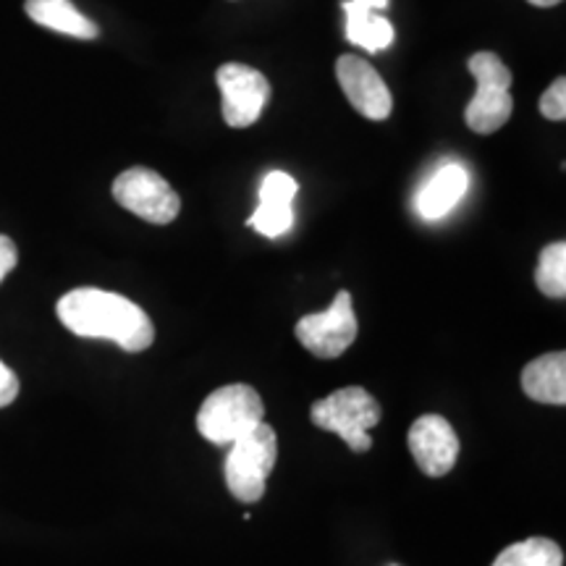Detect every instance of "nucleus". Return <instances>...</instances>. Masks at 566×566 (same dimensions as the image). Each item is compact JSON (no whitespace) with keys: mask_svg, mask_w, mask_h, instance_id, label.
Instances as JSON below:
<instances>
[{"mask_svg":"<svg viewBox=\"0 0 566 566\" xmlns=\"http://www.w3.org/2000/svg\"><path fill=\"white\" fill-rule=\"evenodd\" d=\"M59 321L80 338H105L124 352H145L155 342L153 321L122 294L103 289H74L59 302Z\"/></svg>","mask_w":566,"mask_h":566,"instance_id":"nucleus-1","label":"nucleus"},{"mask_svg":"<svg viewBox=\"0 0 566 566\" xmlns=\"http://www.w3.org/2000/svg\"><path fill=\"white\" fill-rule=\"evenodd\" d=\"M265 417V405L252 386L233 384L212 391L197 412V430L210 443L226 446L258 428Z\"/></svg>","mask_w":566,"mask_h":566,"instance_id":"nucleus-2","label":"nucleus"},{"mask_svg":"<svg viewBox=\"0 0 566 566\" xmlns=\"http://www.w3.org/2000/svg\"><path fill=\"white\" fill-rule=\"evenodd\" d=\"M279 459V438L271 424L260 422L258 428L231 443L226 459V485L242 504H258L265 495L268 475Z\"/></svg>","mask_w":566,"mask_h":566,"instance_id":"nucleus-3","label":"nucleus"},{"mask_svg":"<svg viewBox=\"0 0 566 566\" xmlns=\"http://www.w3.org/2000/svg\"><path fill=\"white\" fill-rule=\"evenodd\" d=\"M310 420L321 430L342 436V441H346L352 451L365 454L373 449L370 428L380 422V405L359 386L338 388L325 399L315 401L310 409Z\"/></svg>","mask_w":566,"mask_h":566,"instance_id":"nucleus-4","label":"nucleus"},{"mask_svg":"<svg viewBox=\"0 0 566 566\" xmlns=\"http://www.w3.org/2000/svg\"><path fill=\"white\" fill-rule=\"evenodd\" d=\"M467 69L478 80V92L464 111V122L472 132L493 134L504 129L512 118V71L495 53H475L467 61Z\"/></svg>","mask_w":566,"mask_h":566,"instance_id":"nucleus-5","label":"nucleus"},{"mask_svg":"<svg viewBox=\"0 0 566 566\" xmlns=\"http://www.w3.org/2000/svg\"><path fill=\"white\" fill-rule=\"evenodd\" d=\"M113 200L142 221L166 226L179 218L181 197L158 171L134 166L113 181Z\"/></svg>","mask_w":566,"mask_h":566,"instance_id":"nucleus-6","label":"nucleus"},{"mask_svg":"<svg viewBox=\"0 0 566 566\" xmlns=\"http://www.w3.org/2000/svg\"><path fill=\"white\" fill-rule=\"evenodd\" d=\"M357 317H354L352 294L338 292L334 304L325 313L304 315L296 323L294 334L307 352H313L321 359H336L349 349L357 338Z\"/></svg>","mask_w":566,"mask_h":566,"instance_id":"nucleus-7","label":"nucleus"},{"mask_svg":"<svg viewBox=\"0 0 566 566\" xmlns=\"http://www.w3.org/2000/svg\"><path fill=\"white\" fill-rule=\"evenodd\" d=\"M216 82L223 95V118L231 129H247L263 116L271 84L258 69L244 63H223L216 71Z\"/></svg>","mask_w":566,"mask_h":566,"instance_id":"nucleus-8","label":"nucleus"},{"mask_svg":"<svg viewBox=\"0 0 566 566\" xmlns=\"http://www.w3.org/2000/svg\"><path fill=\"white\" fill-rule=\"evenodd\" d=\"M336 76L342 84L346 101L359 116L370 118V122H386L394 111V97L384 76L375 71L370 61L359 59V55H342L336 61Z\"/></svg>","mask_w":566,"mask_h":566,"instance_id":"nucleus-9","label":"nucleus"},{"mask_svg":"<svg viewBox=\"0 0 566 566\" xmlns=\"http://www.w3.org/2000/svg\"><path fill=\"white\" fill-rule=\"evenodd\" d=\"M409 451L428 478H443L454 470L459 457V438L449 420L441 415H424L409 428Z\"/></svg>","mask_w":566,"mask_h":566,"instance_id":"nucleus-10","label":"nucleus"},{"mask_svg":"<svg viewBox=\"0 0 566 566\" xmlns=\"http://www.w3.org/2000/svg\"><path fill=\"white\" fill-rule=\"evenodd\" d=\"M467 187H470V174L459 163H446L417 195V212L424 221H438V218L449 216L467 195Z\"/></svg>","mask_w":566,"mask_h":566,"instance_id":"nucleus-11","label":"nucleus"},{"mask_svg":"<svg viewBox=\"0 0 566 566\" xmlns=\"http://www.w3.org/2000/svg\"><path fill=\"white\" fill-rule=\"evenodd\" d=\"M522 391L541 405H566V354H543L522 370Z\"/></svg>","mask_w":566,"mask_h":566,"instance_id":"nucleus-12","label":"nucleus"},{"mask_svg":"<svg viewBox=\"0 0 566 566\" xmlns=\"http://www.w3.org/2000/svg\"><path fill=\"white\" fill-rule=\"evenodd\" d=\"M24 9L27 17L45 30L69 34L76 40H95L101 34L95 21L84 17L71 0H27Z\"/></svg>","mask_w":566,"mask_h":566,"instance_id":"nucleus-13","label":"nucleus"},{"mask_svg":"<svg viewBox=\"0 0 566 566\" xmlns=\"http://www.w3.org/2000/svg\"><path fill=\"white\" fill-rule=\"evenodd\" d=\"M342 9L346 11V38L349 42L365 48L367 53H380L391 48L394 27L386 17H380V11L357 3V0H344Z\"/></svg>","mask_w":566,"mask_h":566,"instance_id":"nucleus-14","label":"nucleus"},{"mask_svg":"<svg viewBox=\"0 0 566 566\" xmlns=\"http://www.w3.org/2000/svg\"><path fill=\"white\" fill-rule=\"evenodd\" d=\"M491 566H564V554L548 537H530L501 551Z\"/></svg>","mask_w":566,"mask_h":566,"instance_id":"nucleus-15","label":"nucleus"},{"mask_svg":"<svg viewBox=\"0 0 566 566\" xmlns=\"http://www.w3.org/2000/svg\"><path fill=\"white\" fill-rule=\"evenodd\" d=\"M535 283L551 300H564L566 296V244L554 242L541 252L535 271Z\"/></svg>","mask_w":566,"mask_h":566,"instance_id":"nucleus-16","label":"nucleus"},{"mask_svg":"<svg viewBox=\"0 0 566 566\" xmlns=\"http://www.w3.org/2000/svg\"><path fill=\"white\" fill-rule=\"evenodd\" d=\"M254 231L263 233L268 239H279L294 226V210L292 208H273V205H258L252 212L250 221Z\"/></svg>","mask_w":566,"mask_h":566,"instance_id":"nucleus-17","label":"nucleus"},{"mask_svg":"<svg viewBox=\"0 0 566 566\" xmlns=\"http://www.w3.org/2000/svg\"><path fill=\"white\" fill-rule=\"evenodd\" d=\"M296 197V181L283 171H271L260 187V205H273V208H292Z\"/></svg>","mask_w":566,"mask_h":566,"instance_id":"nucleus-18","label":"nucleus"},{"mask_svg":"<svg viewBox=\"0 0 566 566\" xmlns=\"http://www.w3.org/2000/svg\"><path fill=\"white\" fill-rule=\"evenodd\" d=\"M541 113L548 118V122H564L566 118V80L564 76H558V80L551 84L546 92H543Z\"/></svg>","mask_w":566,"mask_h":566,"instance_id":"nucleus-19","label":"nucleus"},{"mask_svg":"<svg viewBox=\"0 0 566 566\" xmlns=\"http://www.w3.org/2000/svg\"><path fill=\"white\" fill-rule=\"evenodd\" d=\"M17 396H19V378L13 375L11 367L3 365V359H0V409L13 405Z\"/></svg>","mask_w":566,"mask_h":566,"instance_id":"nucleus-20","label":"nucleus"},{"mask_svg":"<svg viewBox=\"0 0 566 566\" xmlns=\"http://www.w3.org/2000/svg\"><path fill=\"white\" fill-rule=\"evenodd\" d=\"M17 260H19L17 244H13L9 237L0 233V283H3V279L13 271V268H17Z\"/></svg>","mask_w":566,"mask_h":566,"instance_id":"nucleus-21","label":"nucleus"},{"mask_svg":"<svg viewBox=\"0 0 566 566\" xmlns=\"http://www.w3.org/2000/svg\"><path fill=\"white\" fill-rule=\"evenodd\" d=\"M527 3L537 6V9H551V6H558V3H562V0H527Z\"/></svg>","mask_w":566,"mask_h":566,"instance_id":"nucleus-22","label":"nucleus"},{"mask_svg":"<svg viewBox=\"0 0 566 566\" xmlns=\"http://www.w3.org/2000/svg\"><path fill=\"white\" fill-rule=\"evenodd\" d=\"M391 566H396V564H391Z\"/></svg>","mask_w":566,"mask_h":566,"instance_id":"nucleus-23","label":"nucleus"}]
</instances>
